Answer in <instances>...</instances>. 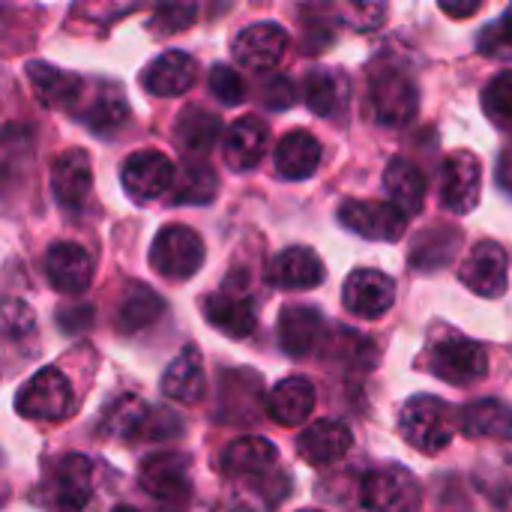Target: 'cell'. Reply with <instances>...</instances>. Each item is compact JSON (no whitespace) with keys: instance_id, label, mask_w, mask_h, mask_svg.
I'll list each match as a JSON object with an SVG mask.
<instances>
[{"instance_id":"d6986e66","label":"cell","mask_w":512,"mask_h":512,"mask_svg":"<svg viewBox=\"0 0 512 512\" xmlns=\"http://www.w3.org/2000/svg\"><path fill=\"white\" fill-rule=\"evenodd\" d=\"M327 270L315 249L309 246H288L282 249L273 264L267 267V282L285 291H309L324 282Z\"/></svg>"},{"instance_id":"60d3db41","label":"cell","mask_w":512,"mask_h":512,"mask_svg":"<svg viewBox=\"0 0 512 512\" xmlns=\"http://www.w3.org/2000/svg\"><path fill=\"white\" fill-rule=\"evenodd\" d=\"M210 93L225 105H240L246 99V84H243L237 69H231L225 63H216L210 69Z\"/></svg>"},{"instance_id":"e575fe53","label":"cell","mask_w":512,"mask_h":512,"mask_svg":"<svg viewBox=\"0 0 512 512\" xmlns=\"http://www.w3.org/2000/svg\"><path fill=\"white\" fill-rule=\"evenodd\" d=\"M216 189H219L216 171L207 162L195 159L177 171L171 186V204H210L216 198Z\"/></svg>"},{"instance_id":"7402d4cb","label":"cell","mask_w":512,"mask_h":512,"mask_svg":"<svg viewBox=\"0 0 512 512\" xmlns=\"http://www.w3.org/2000/svg\"><path fill=\"white\" fill-rule=\"evenodd\" d=\"M267 138H270V129L261 117L255 114H246L240 120L231 123V129L225 132V144H222V153H225V162L231 171H249L261 162L264 150H267Z\"/></svg>"},{"instance_id":"c3c4849f","label":"cell","mask_w":512,"mask_h":512,"mask_svg":"<svg viewBox=\"0 0 512 512\" xmlns=\"http://www.w3.org/2000/svg\"><path fill=\"white\" fill-rule=\"evenodd\" d=\"M114 512H138V510H132V507H117Z\"/></svg>"},{"instance_id":"52a82bcc","label":"cell","mask_w":512,"mask_h":512,"mask_svg":"<svg viewBox=\"0 0 512 512\" xmlns=\"http://www.w3.org/2000/svg\"><path fill=\"white\" fill-rule=\"evenodd\" d=\"M51 512H81L93 495V465L81 453H66L48 468L42 486Z\"/></svg>"},{"instance_id":"30bf717a","label":"cell","mask_w":512,"mask_h":512,"mask_svg":"<svg viewBox=\"0 0 512 512\" xmlns=\"http://www.w3.org/2000/svg\"><path fill=\"white\" fill-rule=\"evenodd\" d=\"M174 177H177V168L174 162L159 153V150H138L132 153L123 168H120V180H123V189L132 201L138 204H147V201H156L162 198L165 192H171L174 186Z\"/></svg>"},{"instance_id":"ffe728a7","label":"cell","mask_w":512,"mask_h":512,"mask_svg":"<svg viewBox=\"0 0 512 512\" xmlns=\"http://www.w3.org/2000/svg\"><path fill=\"white\" fill-rule=\"evenodd\" d=\"M351 447H354V435L339 420H318L297 438V453L303 456V462H309L315 468L345 459L351 453Z\"/></svg>"},{"instance_id":"d4e9b609","label":"cell","mask_w":512,"mask_h":512,"mask_svg":"<svg viewBox=\"0 0 512 512\" xmlns=\"http://www.w3.org/2000/svg\"><path fill=\"white\" fill-rule=\"evenodd\" d=\"M324 336V318L312 306H285L279 315V345L291 357H309Z\"/></svg>"},{"instance_id":"5b68a950","label":"cell","mask_w":512,"mask_h":512,"mask_svg":"<svg viewBox=\"0 0 512 512\" xmlns=\"http://www.w3.org/2000/svg\"><path fill=\"white\" fill-rule=\"evenodd\" d=\"M204 240L198 231L186 228V225H168L156 234L153 246H150V267L171 282H186L192 279L201 264H204Z\"/></svg>"},{"instance_id":"6da1fadb","label":"cell","mask_w":512,"mask_h":512,"mask_svg":"<svg viewBox=\"0 0 512 512\" xmlns=\"http://www.w3.org/2000/svg\"><path fill=\"white\" fill-rule=\"evenodd\" d=\"M456 429H459V411L438 396H414L405 402L399 414L402 438L426 456L447 450Z\"/></svg>"},{"instance_id":"5bb4252c","label":"cell","mask_w":512,"mask_h":512,"mask_svg":"<svg viewBox=\"0 0 512 512\" xmlns=\"http://www.w3.org/2000/svg\"><path fill=\"white\" fill-rule=\"evenodd\" d=\"M285 48H288V30L273 21L249 24L234 36V60L252 72L273 69L285 57Z\"/></svg>"},{"instance_id":"d590c367","label":"cell","mask_w":512,"mask_h":512,"mask_svg":"<svg viewBox=\"0 0 512 512\" xmlns=\"http://www.w3.org/2000/svg\"><path fill=\"white\" fill-rule=\"evenodd\" d=\"M153 414H156V411H153L147 402H141V399H135V396H123L120 402H114V405L105 411L102 429H105L108 435H117V438H135V435L144 438V432L150 429V417H153Z\"/></svg>"},{"instance_id":"bcb514c9","label":"cell","mask_w":512,"mask_h":512,"mask_svg":"<svg viewBox=\"0 0 512 512\" xmlns=\"http://www.w3.org/2000/svg\"><path fill=\"white\" fill-rule=\"evenodd\" d=\"M480 0H471V3H453V0H441V12L450 15V18H468L474 12H480Z\"/></svg>"},{"instance_id":"7dc6e473","label":"cell","mask_w":512,"mask_h":512,"mask_svg":"<svg viewBox=\"0 0 512 512\" xmlns=\"http://www.w3.org/2000/svg\"><path fill=\"white\" fill-rule=\"evenodd\" d=\"M213 512H255L252 504H246V501H237V498H231V501H222V504H216V510Z\"/></svg>"},{"instance_id":"d6a6232c","label":"cell","mask_w":512,"mask_h":512,"mask_svg":"<svg viewBox=\"0 0 512 512\" xmlns=\"http://www.w3.org/2000/svg\"><path fill=\"white\" fill-rule=\"evenodd\" d=\"M462 243V231L453 225H432L426 228L411 246V264L417 270H438L444 267Z\"/></svg>"},{"instance_id":"2e32d148","label":"cell","mask_w":512,"mask_h":512,"mask_svg":"<svg viewBox=\"0 0 512 512\" xmlns=\"http://www.w3.org/2000/svg\"><path fill=\"white\" fill-rule=\"evenodd\" d=\"M45 276L60 294H84L93 282V258L84 246L60 240L45 252Z\"/></svg>"},{"instance_id":"e0dca14e","label":"cell","mask_w":512,"mask_h":512,"mask_svg":"<svg viewBox=\"0 0 512 512\" xmlns=\"http://www.w3.org/2000/svg\"><path fill=\"white\" fill-rule=\"evenodd\" d=\"M27 81L33 87V96L45 108H54V111H75L87 87L84 78H78L75 72L57 69L42 60L27 63Z\"/></svg>"},{"instance_id":"f35d334b","label":"cell","mask_w":512,"mask_h":512,"mask_svg":"<svg viewBox=\"0 0 512 512\" xmlns=\"http://www.w3.org/2000/svg\"><path fill=\"white\" fill-rule=\"evenodd\" d=\"M477 48L480 54L486 57H498V60H510L512 57V6L501 15L495 18L489 27L480 30L477 36Z\"/></svg>"},{"instance_id":"3957f363","label":"cell","mask_w":512,"mask_h":512,"mask_svg":"<svg viewBox=\"0 0 512 512\" xmlns=\"http://www.w3.org/2000/svg\"><path fill=\"white\" fill-rule=\"evenodd\" d=\"M420 108V90L402 66L369 72V111L381 126H405Z\"/></svg>"},{"instance_id":"ba28073f","label":"cell","mask_w":512,"mask_h":512,"mask_svg":"<svg viewBox=\"0 0 512 512\" xmlns=\"http://www.w3.org/2000/svg\"><path fill=\"white\" fill-rule=\"evenodd\" d=\"M360 498L375 512H420L423 492L414 474L402 465H384L366 474Z\"/></svg>"},{"instance_id":"b9f144b4","label":"cell","mask_w":512,"mask_h":512,"mask_svg":"<svg viewBox=\"0 0 512 512\" xmlns=\"http://www.w3.org/2000/svg\"><path fill=\"white\" fill-rule=\"evenodd\" d=\"M192 21H195V6H189V3H171V6L156 9V15L150 18V30L156 36H171V33L186 30Z\"/></svg>"},{"instance_id":"4316f807","label":"cell","mask_w":512,"mask_h":512,"mask_svg":"<svg viewBox=\"0 0 512 512\" xmlns=\"http://www.w3.org/2000/svg\"><path fill=\"white\" fill-rule=\"evenodd\" d=\"M276 171L285 180H306L318 171L321 165V144L312 132L306 129H294L288 135H282V141L276 144Z\"/></svg>"},{"instance_id":"8d00e7d4","label":"cell","mask_w":512,"mask_h":512,"mask_svg":"<svg viewBox=\"0 0 512 512\" xmlns=\"http://www.w3.org/2000/svg\"><path fill=\"white\" fill-rule=\"evenodd\" d=\"M33 339H36V318L30 306H24L21 300H3L0 303V345L24 348V342H33Z\"/></svg>"},{"instance_id":"9a60e30c","label":"cell","mask_w":512,"mask_h":512,"mask_svg":"<svg viewBox=\"0 0 512 512\" xmlns=\"http://www.w3.org/2000/svg\"><path fill=\"white\" fill-rule=\"evenodd\" d=\"M342 303L357 318H384L396 303V285L381 270H354L345 279Z\"/></svg>"},{"instance_id":"ab89813d","label":"cell","mask_w":512,"mask_h":512,"mask_svg":"<svg viewBox=\"0 0 512 512\" xmlns=\"http://www.w3.org/2000/svg\"><path fill=\"white\" fill-rule=\"evenodd\" d=\"M30 156V138L18 129H9L0 135V183H6L12 174H18L27 165Z\"/></svg>"},{"instance_id":"1f68e13d","label":"cell","mask_w":512,"mask_h":512,"mask_svg":"<svg viewBox=\"0 0 512 512\" xmlns=\"http://www.w3.org/2000/svg\"><path fill=\"white\" fill-rule=\"evenodd\" d=\"M306 105L318 117H342L348 108V78L339 69H312L306 75Z\"/></svg>"},{"instance_id":"44dd1931","label":"cell","mask_w":512,"mask_h":512,"mask_svg":"<svg viewBox=\"0 0 512 512\" xmlns=\"http://www.w3.org/2000/svg\"><path fill=\"white\" fill-rule=\"evenodd\" d=\"M198 78V63L186 51H165L159 54L141 75V84L153 96H183L192 90Z\"/></svg>"},{"instance_id":"f546056e","label":"cell","mask_w":512,"mask_h":512,"mask_svg":"<svg viewBox=\"0 0 512 512\" xmlns=\"http://www.w3.org/2000/svg\"><path fill=\"white\" fill-rule=\"evenodd\" d=\"M219 132H222V120L210 114L207 108L192 105L180 111L177 126H174V141L186 156H204L219 141Z\"/></svg>"},{"instance_id":"8fae6325","label":"cell","mask_w":512,"mask_h":512,"mask_svg":"<svg viewBox=\"0 0 512 512\" xmlns=\"http://www.w3.org/2000/svg\"><path fill=\"white\" fill-rule=\"evenodd\" d=\"M459 279L477 297H501L510 285V252L498 240H480L462 261Z\"/></svg>"},{"instance_id":"7bdbcfd3","label":"cell","mask_w":512,"mask_h":512,"mask_svg":"<svg viewBox=\"0 0 512 512\" xmlns=\"http://www.w3.org/2000/svg\"><path fill=\"white\" fill-rule=\"evenodd\" d=\"M342 15L354 30H375L384 21L387 6L384 3H348L342 9Z\"/></svg>"},{"instance_id":"277c9868","label":"cell","mask_w":512,"mask_h":512,"mask_svg":"<svg viewBox=\"0 0 512 512\" xmlns=\"http://www.w3.org/2000/svg\"><path fill=\"white\" fill-rule=\"evenodd\" d=\"M141 489L159 512H183L192 498V462L183 453H159L141 465Z\"/></svg>"},{"instance_id":"ee69618b","label":"cell","mask_w":512,"mask_h":512,"mask_svg":"<svg viewBox=\"0 0 512 512\" xmlns=\"http://www.w3.org/2000/svg\"><path fill=\"white\" fill-rule=\"evenodd\" d=\"M270 108H288L294 102V87L288 78H273L267 87H264V96H261Z\"/></svg>"},{"instance_id":"ac0fdd59","label":"cell","mask_w":512,"mask_h":512,"mask_svg":"<svg viewBox=\"0 0 512 512\" xmlns=\"http://www.w3.org/2000/svg\"><path fill=\"white\" fill-rule=\"evenodd\" d=\"M204 318L219 333H225L231 339H246L255 330V324H258L255 300L249 297V291L231 288V285H225V291H219V294L204 300Z\"/></svg>"},{"instance_id":"cb8c5ba5","label":"cell","mask_w":512,"mask_h":512,"mask_svg":"<svg viewBox=\"0 0 512 512\" xmlns=\"http://www.w3.org/2000/svg\"><path fill=\"white\" fill-rule=\"evenodd\" d=\"M279 459V450L267 441V438H258V435H246V438H237L231 441L222 456H219V471L225 477H234V480H246V477H261L267 474Z\"/></svg>"},{"instance_id":"83f0119b","label":"cell","mask_w":512,"mask_h":512,"mask_svg":"<svg viewBox=\"0 0 512 512\" xmlns=\"http://www.w3.org/2000/svg\"><path fill=\"white\" fill-rule=\"evenodd\" d=\"M459 429L471 438L512 441V408L504 399H477L459 411Z\"/></svg>"},{"instance_id":"7a4b0ae2","label":"cell","mask_w":512,"mask_h":512,"mask_svg":"<svg viewBox=\"0 0 512 512\" xmlns=\"http://www.w3.org/2000/svg\"><path fill=\"white\" fill-rule=\"evenodd\" d=\"M423 363L435 378H441L453 387H471L480 378H486V372H489V357H486L483 345H477L465 336H456V333L435 336L429 342Z\"/></svg>"},{"instance_id":"f1b7e54d","label":"cell","mask_w":512,"mask_h":512,"mask_svg":"<svg viewBox=\"0 0 512 512\" xmlns=\"http://www.w3.org/2000/svg\"><path fill=\"white\" fill-rule=\"evenodd\" d=\"M204 363L195 348H183L162 375V393L174 402L192 405L204 396Z\"/></svg>"},{"instance_id":"7c38bea8","label":"cell","mask_w":512,"mask_h":512,"mask_svg":"<svg viewBox=\"0 0 512 512\" xmlns=\"http://www.w3.org/2000/svg\"><path fill=\"white\" fill-rule=\"evenodd\" d=\"M483 165L471 150H456L441 165V204L450 213H471L480 204Z\"/></svg>"},{"instance_id":"4fadbf2b","label":"cell","mask_w":512,"mask_h":512,"mask_svg":"<svg viewBox=\"0 0 512 512\" xmlns=\"http://www.w3.org/2000/svg\"><path fill=\"white\" fill-rule=\"evenodd\" d=\"M93 189V168H90V156L81 147H69L63 150L54 162H51V192L57 198V204L66 213H78Z\"/></svg>"},{"instance_id":"9c48e42d","label":"cell","mask_w":512,"mask_h":512,"mask_svg":"<svg viewBox=\"0 0 512 512\" xmlns=\"http://www.w3.org/2000/svg\"><path fill=\"white\" fill-rule=\"evenodd\" d=\"M339 222L357 237L378 240V243H396L408 228V216L399 207H393L390 201H363V198L345 201L339 207Z\"/></svg>"},{"instance_id":"f6af8a7d","label":"cell","mask_w":512,"mask_h":512,"mask_svg":"<svg viewBox=\"0 0 512 512\" xmlns=\"http://www.w3.org/2000/svg\"><path fill=\"white\" fill-rule=\"evenodd\" d=\"M57 321L66 333H78L90 324V306H78V315H72V309H60Z\"/></svg>"},{"instance_id":"681fc988","label":"cell","mask_w":512,"mask_h":512,"mask_svg":"<svg viewBox=\"0 0 512 512\" xmlns=\"http://www.w3.org/2000/svg\"><path fill=\"white\" fill-rule=\"evenodd\" d=\"M300 512H321V510H300Z\"/></svg>"},{"instance_id":"484cf974","label":"cell","mask_w":512,"mask_h":512,"mask_svg":"<svg viewBox=\"0 0 512 512\" xmlns=\"http://www.w3.org/2000/svg\"><path fill=\"white\" fill-rule=\"evenodd\" d=\"M312 408H315V387L309 378H300V375L279 381L267 396L270 420H276L279 426H288V429L306 423Z\"/></svg>"},{"instance_id":"74e56055","label":"cell","mask_w":512,"mask_h":512,"mask_svg":"<svg viewBox=\"0 0 512 512\" xmlns=\"http://www.w3.org/2000/svg\"><path fill=\"white\" fill-rule=\"evenodd\" d=\"M483 111L495 126H501V129L512 126V69L498 72L483 87Z\"/></svg>"},{"instance_id":"836d02e7","label":"cell","mask_w":512,"mask_h":512,"mask_svg":"<svg viewBox=\"0 0 512 512\" xmlns=\"http://www.w3.org/2000/svg\"><path fill=\"white\" fill-rule=\"evenodd\" d=\"M165 312L162 297L147 288V285H129L123 300L117 303V327L132 336L144 327H150L153 321H159V315Z\"/></svg>"},{"instance_id":"603a6c76","label":"cell","mask_w":512,"mask_h":512,"mask_svg":"<svg viewBox=\"0 0 512 512\" xmlns=\"http://www.w3.org/2000/svg\"><path fill=\"white\" fill-rule=\"evenodd\" d=\"M75 114L84 120L87 129H93L99 135H108V132H114L117 126L126 123L129 108H126V99H123L120 87H114L108 81H96L93 93H87V87H84V96H81Z\"/></svg>"},{"instance_id":"8992f818","label":"cell","mask_w":512,"mask_h":512,"mask_svg":"<svg viewBox=\"0 0 512 512\" xmlns=\"http://www.w3.org/2000/svg\"><path fill=\"white\" fill-rule=\"evenodd\" d=\"M15 411L33 423H60L72 414V384L60 369H39L15 396Z\"/></svg>"},{"instance_id":"4dcf8cb0","label":"cell","mask_w":512,"mask_h":512,"mask_svg":"<svg viewBox=\"0 0 512 512\" xmlns=\"http://www.w3.org/2000/svg\"><path fill=\"white\" fill-rule=\"evenodd\" d=\"M384 189L390 195V204L399 207L405 216L420 213L423 201H426V177L420 174V168L411 159H390L387 171H384Z\"/></svg>"}]
</instances>
